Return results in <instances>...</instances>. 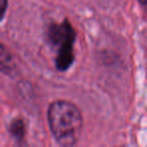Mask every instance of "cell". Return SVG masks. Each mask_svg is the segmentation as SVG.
Returning a JSON list of instances; mask_svg holds the SVG:
<instances>
[{
  "label": "cell",
  "instance_id": "1",
  "mask_svg": "<svg viewBox=\"0 0 147 147\" xmlns=\"http://www.w3.org/2000/svg\"><path fill=\"white\" fill-rule=\"evenodd\" d=\"M47 119L55 141L61 146H74L80 140L83 117L76 105L57 100L49 107Z\"/></svg>",
  "mask_w": 147,
  "mask_h": 147
},
{
  "label": "cell",
  "instance_id": "4",
  "mask_svg": "<svg viewBox=\"0 0 147 147\" xmlns=\"http://www.w3.org/2000/svg\"><path fill=\"white\" fill-rule=\"evenodd\" d=\"M24 124L21 120H14L11 123V127H10V132L17 140H21L24 136Z\"/></svg>",
  "mask_w": 147,
  "mask_h": 147
},
{
  "label": "cell",
  "instance_id": "5",
  "mask_svg": "<svg viewBox=\"0 0 147 147\" xmlns=\"http://www.w3.org/2000/svg\"><path fill=\"white\" fill-rule=\"evenodd\" d=\"M8 6V0H0V19H2Z\"/></svg>",
  "mask_w": 147,
  "mask_h": 147
},
{
  "label": "cell",
  "instance_id": "2",
  "mask_svg": "<svg viewBox=\"0 0 147 147\" xmlns=\"http://www.w3.org/2000/svg\"><path fill=\"white\" fill-rule=\"evenodd\" d=\"M49 37L53 45L57 49L55 65L59 71H67L75 61L74 43L76 32L67 19L59 24H53L49 29Z\"/></svg>",
  "mask_w": 147,
  "mask_h": 147
},
{
  "label": "cell",
  "instance_id": "3",
  "mask_svg": "<svg viewBox=\"0 0 147 147\" xmlns=\"http://www.w3.org/2000/svg\"><path fill=\"white\" fill-rule=\"evenodd\" d=\"M16 69L14 57L7 47L0 43V73L11 75Z\"/></svg>",
  "mask_w": 147,
  "mask_h": 147
},
{
  "label": "cell",
  "instance_id": "6",
  "mask_svg": "<svg viewBox=\"0 0 147 147\" xmlns=\"http://www.w3.org/2000/svg\"><path fill=\"white\" fill-rule=\"evenodd\" d=\"M139 2H140L142 5H144L145 3H146V0H139Z\"/></svg>",
  "mask_w": 147,
  "mask_h": 147
}]
</instances>
